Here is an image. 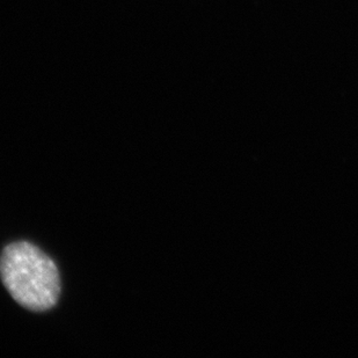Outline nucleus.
Listing matches in <instances>:
<instances>
[{
    "mask_svg": "<svg viewBox=\"0 0 358 358\" xmlns=\"http://www.w3.org/2000/svg\"><path fill=\"white\" fill-rule=\"evenodd\" d=\"M0 276L22 308L44 312L57 304L61 294L57 266L33 243L19 241L5 247L0 257Z\"/></svg>",
    "mask_w": 358,
    "mask_h": 358,
    "instance_id": "1",
    "label": "nucleus"
}]
</instances>
